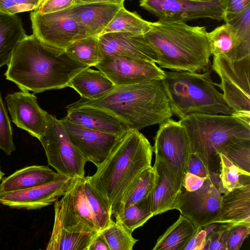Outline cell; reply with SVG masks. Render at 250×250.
<instances>
[{"label":"cell","instance_id":"cell-1","mask_svg":"<svg viewBox=\"0 0 250 250\" xmlns=\"http://www.w3.org/2000/svg\"><path fill=\"white\" fill-rule=\"evenodd\" d=\"M87 67L65 50L48 46L33 34L17 45L4 75L21 90L38 93L68 87L72 78Z\"/></svg>","mask_w":250,"mask_h":250},{"label":"cell","instance_id":"cell-2","mask_svg":"<svg viewBox=\"0 0 250 250\" xmlns=\"http://www.w3.org/2000/svg\"><path fill=\"white\" fill-rule=\"evenodd\" d=\"M83 107L101 109L114 115L130 129L139 131L161 124L173 116L162 80L114 86L95 98L80 99L66 106L67 110Z\"/></svg>","mask_w":250,"mask_h":250},{"label":"cell","instance_id":"cell-3","mask_svg":"<svg viewBox=\"0 0 250 250\" xmlns=\"http://www.w3.org/2000/svg\"><path fill=\"white\" fill-rule=\"evenodd\" d=\"M153 147L138 130L129 129L119 139L88 181L111 210L144 170L151 166Z\"/></svg>","mask_w":250,"mask_h":250},{"label":"cell","instance_id":"cell-4","mask_svg":"<svg viewBox=\"0 0 250 250\" xmlns=\"http://www.w3.org/2000/svg\"><path fill=\"white\" fill-rule=\"evenodd\" d=\"M144 35L155 51L160 68L197 72L209 65L211 54L205 26L158 21L151 22Z\"/></svg>","mask_w":250,"mask_h":250},{"label":"cell","instance_id":"cell-5","mask_svg":"<svg viewBox=\"0 0 250 250\" xmlns=\"http://www.w3.org/2000/svg\"><path fill=\"white\" fill-rule=\"evenodd\" d=\"M185 128L191 153L208 173L219 177L220 149L230 143L250 139V122L233 114H190L179 120Z\"/></svg>","mask_w":250,"mask_h":250},{"label":"cell","instance_id":"cell-6","mask_svg":"<svg viewBox=\"0 0 250 250\" xmlns=\"http://www.w3.org/2000/svg\"><path fill=\"white\" fill-rule=\"evenodd\" d=\"M162 80L173 115L180 119L192 113L231 115L211 71H165Z\"/></svg>","mask_w":250,"mask_h":250},{"label":"cell","instance_id":"cell-7","mask_svg":"<svg viewBox=\"0 0 250 250\" xmlns=\"http://www.w3.org/2000/svg\"><path fill=\"white\" fill-rule=\"evenodd\" d=\"M153 151L155 160L166 166L181 192L191 152L185 128L179 121L169 118L160 124Z\"/></svg>","mask_w":250,"mask_h":250},{"label":"cell","instance_id":"cell-8","mask_svg":"<svg viewBox=\"0 0 250 250\" xmlns=\"http://www.w3.org/2000/svg\"><path fill=\"white\" fill-rule=\"evenodd\" d=\"M211 67L221 80L215 84L223 91L232 114L250 122V56L236 61L213 56Z\"/></svg>","mask_w":250,"mask_h":250},{"label":"cell","instance_id":"cell-9","mask_svg":"<svg viewBox=\"0 0 250 250\" xmlns=\"http://www.w3.org/2000/svg\"><path fill=\"white\" fill-rule=\"evenodd\" d=\"M46 119L45 133L39 140L48 164L59 174L71 179L85 177L87 161L71 142L61 120L47 112Z\"/></svg>","mask_w":250,"mask_h":250},{"label":"cell","instance_id":"cell-10","mask_svg":"<svg viewBox=\"0 0 250 250\" xmlns=\"http://www.w3.org/2000/svg\"><path fill=\"white\" fill-rule=\"evenodd\" d=\"M84 177L71 179L65 194L54 203V225L68 231L95 235L100 229L84 192Z\"/></svg>","mask_w":250,"mask_h":250},{"label":"cell","instance_id":"cell-11","mask_svg":"<svg viewBox=\"0 0 250 250\" xmlns=\"http://www.w3.org/2000/svg\"><path fill=\"white\" fill-rule=\"evenodd\" d=\"M219 178H208L203 186L193 191L186 190L178 194L174 209L196 228L213 224L221 207L222 195L218 188Z\"/></svg>","mask_w":250,"mask_h":250},{"label":"cell","instance_id":"cell-12","mask_svg":"<svg viewBox=\"0 0 250 250\" xmlns=\"http://www.w3.org/2000/svg\"><path fill=\"white\" fill-rule=\"evenodd\" d=\"M33 34L43 43L64 50L72 42L88 37L72 17L68 9L41 14H30Z\"/></svg>","mask_w":250,"mask_h":250},{"label":"cell","instance_id":"cell-13","mask_svg":"<svg viewBox=\"0 0 250 250\" xmlns=\"http://www.w3.org/2000/svg\"><path fill=\"white\" fill-rule=\"evenodd\" d=\"M139 2L160 21L186 22L200 18L224 19L223 0H140Z\"/></svg>","mask_w":250,"mask_h":250},{"label":"cell","instance_id":"cell-14","mask_svg":"<svg viewBox=\"0 0 250 250\" xmlns=\"http://www.w3.org/2000/svg\"><path fill=\"white\" fill-rule=\"evenodd\" d=\"M94 66L115 86L162 80L165 75V71L154 62L118 55H103L102 60Z\"/></svg>","mask_w":250,"mask_h":250},{"label":"cell","instance_id":"cell-15","mask_svg":"<svg viewBox=\"0 0 250 250\" xmlns=\"http://www.w3.org/2000/svg\"><path fill=\"white\" fill-rule=\"evenodd\" d=\"M71 142L87 162L99 167L122 136L86 128L69 121L61 120Z\"/></svg>","mask_w":250,"mask_h":250},{"label":"cell","instance_id":"cell-16","mask_svg":"<svg viewBox=\"0 0 250 250\" xmlns=\"http://www.w3.org/2000/svg\"><path fill=\"white\" fill-rule=\"evenodd\" d=\"M71 178L59 174L53 180L26 189L0 192V203L11 208L40 209L54 203L65 193Z\"/></svg>","mask_w":250,"mask_h":250},{"label":"cell","instance_id":"cell-17","mask_svg":"<svg viewBox=\"0 0 250 250\" xmlns=\"http://www.w3.org/2000/svg\"><path fill=\"white\" fill-rule=\"evenodd\" d=\"M12 122L39 139L46 128V111L39 105L37 97L28 91L21 90L8 94L5 97Z\"/></svg>","mask_w":250,"mask_h":250},{"label":"cell","instance_id":"cell-18","mask_svg":"<svg viewBox=\"0 0 250 250\" xmlns=\"http://www.w3.org/2000/svg\"><path fill=\"white\" fill-rule=\"evenodd\" d=\"M98 40L102 55L124 56L156 63V53L143 34L109 33L99 36Z\"/></svg>","mask_w":250,"mask_h":250},{"label":"cell","instance_id":"cell-19","mask_svg":"<svg viewBox=\"0 0 250 250\" xmlns=\"http://www.w3.org/2000/svg\"><path fill=\"white\" fill-rule=\"evenodd\" d=\"M123 6L124 4L89 3L74 4L68 9L88 37H98Z\"/></svg>","mask_w":250,"mask_h":250},{"label":"cell","instance_id":"cell-20","mask_svg":"<svg viewBox=\"0 0 250 250\" xmlns=\"http://www.w3.org/2000/svg\"><path fill=\"white\" fill-rule=\"evenodd\" d=\"M70 122L86 128L122 136L128 126L114 115L101 109L83 107L67 110L65 117Z\"/></svg>","mask_w":250,"mask_h":250},{"label":"cell","instance_id":"cell-21","mask_svg":"<svg viewBox=\"0 0 250 250\" xmlns=\"http://www.w3.org/2000/svg\"><path fill=\"white\" fill-rule=\"evenodd\" d=\"M209 48L213 56L236 61L250 56V42L242 41L234 29L226 23L207 32Z\"/></svg>","mask_w":250,"mask_h":250},{"label":"cell","instance_id":"cell-22","mask_svg":"<svg viewBox=\"0 0 250 250\" xmlns=\"http://www.w3.org/2000/svg\"><path fill=\"white\" fill-rule=\"evenodd\" d=\"M213 224H250V184L222 195L220 211Z\"/></svg>","mask_w":250,"mask_h":250},{"label":"cell","instance_id":"cell-23","mask_svg":"<svg viewBox=\"0 0 250 250\" xmlns=\"http://www.w3.org/2000/svg\"><path fill=\"white\" fill-rule=\"evenodd\" d=\"M153 167L155 180L149 199L151 212L155 216L174 209L176 198L180 192L163 163L155 160Z\"/></svg>","mask_w":250,"mask_h":250},{"label":"cell","instance_id":"cell-24","mask_svg":"<svg viewBox=\"0 0 250 250\" xmlns=\"http://www.w3.org/2000/svg\"><path fill=\"white\" fill-rule=\"evenodd\" d=\"M60 174L44 166H32L15 171L4 178L0 184V192L19 190L47 183Z\"/></svg>","mask_w":250,"mask_h":250},{"label":"cell","instance_id":"cell-25","mask_svg":"<svg viewBox=\"0 0 250 250\" xmlns=\"http://www.w3.org/2000/svg\"><path fill=\"white\" fill-rule=\"evenodd\" d=\"M27 36L19 16L0 11V67L8 64L17 45Z\"/></svg>","mask_w":250,"mask_h":250},{"label":"cell","instance_id":"cell-26","mask_svg":"<svg viewBox=\"0 0 250 250\" xmlns=\"http://www.w3.org/2000/svg\"><path fill=\"white\" fill-rule=\"evenodd\" d=\"M115 85L100 70L86 68L70 81L68 86L76 90L82 98H95L112 88Z\"/></svg>","mask_w":250,"mask_h":250},{"label":"cell","instance_id":"cell-27","mask_svg":"<svg viewBox=\"0 0 250 250\" xmlns=\"http://www.w3.org/2000/svg\"><path fill=\"white\" fill-rule=\"evenodd\" d=\"M202 228H196L189 220L180 215L157 239L153 250H184L185 247Z\"/></svg>","mask_w":250,"mask_h":250},{"label":"cell","instance_id":"cell-28","mask_svg":"<svg viewBox=\"0 0 250 250\" xmlns=\"http://www.w3.org/2000/svg\"><path fill=\"white\" fill-rule=\"evenodd\" d=\"M155 180V171L151 166L140 173L123 193L120 201L112 210L116 212L149 197Z\"/></svg>","mask_w":250,"mask_h":250},{"label":"cell","instance_id":"cell-29","mask_svg":"<svg viewBox=\"0 0 250 250\" xmlns=\"http://www.w3.org/2000/svg\"><path fill=\"white\" fill-rule=\"evenodd\" d=\"M94 235L66 230L53 225L47 250H88Z\"/></svg>","mask_w":250,"mask_h":250},{"label":"cell","instance_id":"cell-30","mask_svg":"<svg viewBox=\"0 0 250 250\" xmlns=\"http://www.w3.org/2000/svg\"><path fill=\"white\" fill-rule=\"evenodd\" d=\"M151 22L143 20L135 12H131L122 7L101 35L114 32L131 33L144 35L150 28Z\"/></svg>","mask_w":250,"mask_h":250},{"label":"cell","instance_id":"cell-31","mask_svg":"<svg viewBox=\"0 0 250 250\" xmlns=\"http://www.w3.org/2000/svg\"><path fill=\"white\" fill-rule=\"evenodd\" d=\"M65 51L71 59L89 67L94 66L103 58L97 37L89 36L77 40L68 45Z\"/></svg>","mask_w":250,"mask_h":250},{"label":"cell","instance_id":"cell-32","mask_svg":"<svg viewBox=\"0 0 250 250\" xmlns=\"http://www.w3.org/2000/svg\"><path fill=\"white\" fill-rule=\"evenodd\" d=\"M114 216L116 219L115 222L132 233L135 229L143 226L153 216L149 197L120 210Z\"/></svg>","mask_w":250,"mask_h":250},{"label":"cell","instance_id":"cell-33","mask_svg":"<svg viewBox=\"0 0 250 250\" xmlns=\"http://www.w3.org/2000/svg\"><path fill=\"white\" fill-rule=\"evenodd\" d=\"M218 154L221 164L218 188L221 193L250 184V173L238 168L222 154Z\"/></svg>","mask_w":250,"mask_h":250},{"label":"cell","instance_id":"cell-34","mask_svg":"<svg viewBox=\"0 0 250 250\" xmlns=\"http://www.w3.org/2000/svg\"><path fill=\"white\" fill-rule=\"evenodd\" d=\"M83 188L86 199L101 231L113 223L111 210L102 197L92 187L86 177L83 179Z\"/></svg>","mask_w":250,"mask_h":250},{"label":"cell","instance_id":"cell-35","mask_svg":"<svg viewBox=\"0 0 250 250\" xmlns=\"http://www.w3.org/2000/svg\"><path fill=\"white\" fill-rule=\"evenodd\" d=\"M110 250H132L138 241L132 232L116 222L100 231Z\"/></svg>","mask_w":250,"mask_h":250},{"label":"cell","instance_id":"cell-36","mask_svg":"<svg viewBox=\"0 0 250 250\" xmlns=\"http://www.w3.org/2000/svg\"><path fill=\"white\" fill-rule=\"evenodd\" d=\"M219 153L240 169L250 173V139L227 145L220 149Z\"/></svg>","mask_w":250,"mask_h":250},{"label":"cell","instance_id":"cell-37","mask_svg":"<svg viewBox=\"0 0 250 250\" xmlns=\"http://www.w3.org/2000/svg\"><path fill=\"white\" fill-rule=\"evenodd\" d=\"M0 148L7 155L16 150L13 141L12 128L0 92Z\"/></svg>","mask_w":250,"mask_h":250},{"label":"cell","instance_id":"cell-38","mask_svg":"<svg viewBox=\"0 0 250 250\" xmlns=\"http://www.w3.org/2000/svg\"><path fill=\"white\" fill-rule=\"evenodd\" d=\"M232 224H222L207 235L204 250H227L226 243L229 231Z\"/></svg>","mask_w":250,"mask_h":250},{"label":"cell","instance_id":"cell-39","mask_svg":"<svg viewBox=\"0 0 250 250\" xmlns=\"http://www.w3.org/2000/svg\"><path fill=\"white\" fill-rule=\"evenodd\" d=\"M42 0H0V11L10 14L35 10Z\"/></svg>","mask_w":250,"mask_h":250},{"label":"cell","instance_id":"cell-40","mask_svg":"<svg viewBox=\"0 0 250 250\" xmlns=\"http://www.w3.org/2000/svg\"><path fill=\"white\" fill-rule=\"evenodd\" d=\"M250 233V224H232L229 231L227 250H239Z\"/></svg>","mask_w":250,"mask_h":250},{"label":"cell","instance_id":"cell-41","mask_svg":"<svg viewBox=\"0 0 250 250\" xmlns=\"http://www.w3.org/2000/svg\"><path fill=\"white\" fill-rule=\"evenodd\" d=\"M75 0H42L37 8L34 10L41 14L55 12L69 8Z\"/></svg>","mask_w":250,"mask_h":250},{"label":"cell","instance_id":"cell-42","mask_svg":"<svg viewBox=\"0 0 250 250\" xmlns=\"http://www.w3.org/2000/svg\"><path fill=\"white\" fill-rule=\"evenodd\" d=\"M225 21L250 6V0H223Z\"/></svg>","mask_w":250,"mask_h":250},{"label":"cell","instance_id":"cell-43","mask_svg":"<svg viewBox=\"0 0 250 250\" xmlns=\"http://www.w3.org/2000/svg\"><path fill=\"white\" fill-rule=\"evenodd\" d=\"M187 172L201 177H217L210 175L199 158L194 154L191 153L187 168Z\"/></svg>","mask_w":250,"mask_h":250},{"label":"cell","instance_id":"cell-44","mask_svg":"<svg viewBox=\"0 0 250 250\" xmlns=\"http://www.w3.org/2000/svg\"><path fill=\"white\" fill-rule=\"evenodd\" d=\"M207 232L203 228L200 229L190 240L184 250H203L207 241Z\"/></svg>","mask_w":250,"mask_h":250},{"label":"cell","instance_id":"cell-45","mask_svg":"<svg viewBox=\"0 0 250 250\" xmlns=\"http://www.w3.org/2000/svg\"><path fill=\"white\" fill-rule=\"evenodd\" d=\"M207 178L186 172L183 180V188L188 191H194L200 188Z\"/></svg>","mask_w":250,"mask_h":250},{"label":"cell","instance_id":"cell-46","mask_svg":"<svg viewBox=\"0 0 250 250\" xmlns=\"http://www.w3.org/2000/svg\"><path fill=\"white\" fill-rule=\"evenodd\" d=\"M88 250H110L108 244L100 231L93 235Z\"/></svg>","mask_w":250,"mask_h":250},{"label":"cell","instance_id":"cell-47","mask_svg":"<svg viewBox=\"0 0 250 250\" xmlns=\"http://www.w3.org/2000/svg\"><path fill=\"white\" fill-rule=\"evenodd\" d=\"M125 0H75L74 4L89 3H110L116 4H124Z\"/></svg>","mask_w":250,"mask_h":250},{"label":"cell","instance_id":"cell-48","mask_svg":"<svg viewBox=\"0 0 250 250\" xmlns=\"http://www.w3.org/2000/svg\"><path fill=\"white\" fill-rule=\"evenodd\" d=\"M3 175H4V173L1 171V170H0V183L1 180L2 179V177L3 176Z\"/></svg>","mask_w":250,"mask_h":250}]
</instances>
